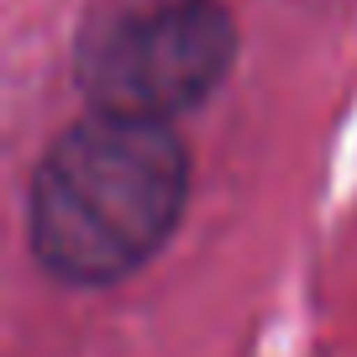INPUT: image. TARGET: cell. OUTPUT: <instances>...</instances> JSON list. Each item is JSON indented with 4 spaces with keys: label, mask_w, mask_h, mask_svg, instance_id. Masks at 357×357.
Masks as SVG:
<instances>
[{
    "label": "cell",
    "mask_w": 357,
    "mask_h": 357,
    "mask_svg": "<svg viewBox=\"0 0 357 357\" xmlns=\"http://www.w3.org/2000/svg\"><path fill=\"white\" fill-rule=\"evenodd\" d=\"M184 200L190 153L168 121L89 111L47 147L32 174V257L79 289L116 284L174 236Z\"/></svg>",
    "instance_id": "1"
},
{
    "label": "cell",
    "mask_w": 357,
    "mask_h": 357,
    "mask_svg": "<svg viewBox=\"0 0 357 357\" xmlns=\"http://www.w3.org/2000/svg\"><path fill=\"white\" fill-rule=\"evenodd\" d=\"M231 58L221 0H111L79 26L74 79L89 111L174 121L231 74Z\"/></svg>",
    "instance_id": "2"
}]
</instances>
